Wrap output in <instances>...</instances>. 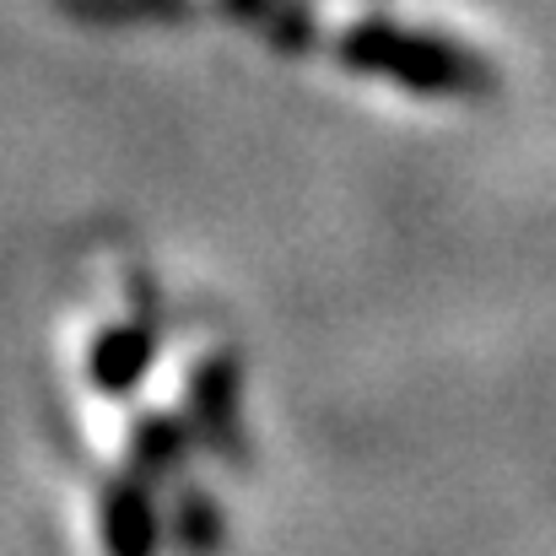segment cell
<instances>
[{
  "mask_svg": "<svg viewBox=\"0 0 556 556\" xmlns=\"http://www.w3.org/2000/svg\"><path fill=\"white\" fill-rule=\"evenodd\" d=\"M336 49L346 71H363V76L394 81L405 92H427V98H476L492 87V65L481 54L438 33H416L394 22H352Z\"/></svg>",
  "mask_w": 556,
  "mask_h": 556,
  "instance_id": "1",
  "label": "cell"
},
{
  "mask_svg": "<svg viewBox=\"0 0 556 556\" xmlns=\"http://www.w3.org/2000/svg\"><path fill=\"white\" fill-rule=\"evenodd\" d=\"M238 363L232 352H211L189 372V427L205 448L216 454H238L243 443V421H238Z\"/></svg>",
  "mask_w": 556,
  "mask_h": 556,
  "instance_id": "2",
  "label": "cell"
},
{
  "mask_svg": "<svg viewBox=\"0 0 556 556\" xmlns=\"http://www.w3.org/2000/svg\"><path fill=\"white\" fill-rule=\"evenodd\" d=\"M157 357V325L152 319H130V325H114L92 341V357H87V378L92 389L103 394H130Z\"/></svg>",
  "mask_w": 556,
  "mask_h": 556,
  "instance_id": "3",
  "label": "cell"
},
{
  "mask_svg": "<svg viewBox=\"0 0 556 556\" xmlns=\"http://www.w3.org/2000/svg\"><path fill=\"white\" fill-rule=\"evenodd\" d=\"M103 525H109V552L114 556H152L157 541V519H152V497L141 486V476H119L103 497Z\"/></svg>",
  "mask_w": 556,
  "mask_h": 556,
  "instance_id": "4",
  "label": "cell"
},
{
  "mask_svg": "<svg viewBox=\"0 0 556 556\" xmlns=\"http://www.w3.org/2000/svg\"><path fill=\"white\" fill-rule=\"evenodd\" d=\"M222 5L276 49H308L314 43V11L298 5V0H222Z\"/></svg>",
  "mask_w": 556,
  "mask_h": 556,
  "instance_id": "5",
  "label": "cell"
},
{
  "mask_svg": "<svg viewBox=\"0 0 556 556\" xmlns=\"http://www.w3.org/2000/svg\"><path fill=\"white\" fill-rule=\"evenodd\" d=\"M179 459H185V427L174 416H141L136 432H130V465H136V476H163Z\"/></svg>",
  "mask_w": 556,
  "mask_h": 556,
  "instance_id": "6",
  "label": "cell"
},
{
  "mask_svg": "<svg viewBox=\"0 0 556 556\" xmlns=\"http://www.w3.org/2000/svg\"><path fill=\"white\" fill-rule=\"evenodd\" d=\"M81 22H185L194 0H60Z\"/></svg>",
  "mask_w": 556,
  "mask_h": 556,
  "instance_id": "7",
  "label": "cell"
}]
</instances>
